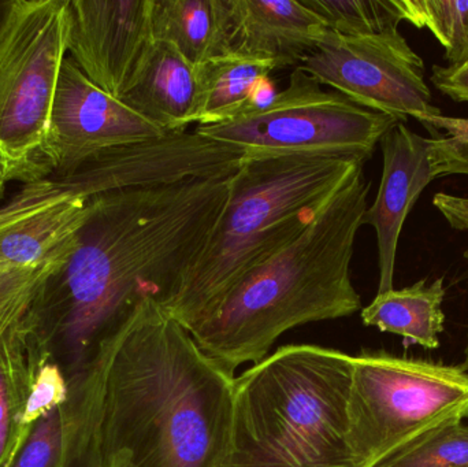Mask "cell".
I'll use <instances>...</instances> for the list:
<instances>
[{"label": "cell", "instance_id": "d4e9b609", "mask_svg": "<svg viewBox=\"0 0 468 467\" xmlns=\"http://www.w3.org/2000/svg\"><path fill=\"white\" fill-rule=\"evenodd\" d=\"M65 411L57 409L37 422L13 467H65Z\"/></svg>", "mask_w": 468, "mask_h": 467}, {"label": "cell", "instance_id": "484cf974", "mask_svg": "<svg viewBox=\"0 0 468 467\" xmlns=\"http://www.w3.org/2000/svg\"><path fill=\"white\" fill-rule=\"evenodd\" d=\"M69 399V381L59 365L47 361L41 365L33 381L27 408L24 413V424L35 428L40 419L62 408Z\"/></svg>", "mask_w": 468, "mask_h": 467}, {"label": "cell", "instance_id": "277c9868", "mask_svg": "<svg viewBox=\"0 0 468 467\" xmlns=\"http://www.w3.org/2000/svg\"><path fill=\"white\" fill-rule=\"evenodd\" d=\"M352 372L348 354L293 345L234 377L217 467H356L349 446Z\"/></svg>", "mask_w": 468, "mask_h": 467}, {"label": "cell", "instance_id": "ac0fdd59", "mask_svg": "<svg viewBox=\"0 0 468 467\" xmlns=\"http://www.w3.org/2000/svg\"><path fill=\"white\" fill-rule=\"evenodd\" d=\"M232 0H154V40L175 47L192 65L232 52Z\"/></svg>", "mask_w": 468, "mask_h": 467}, {"label": "cell", "instance_id": "6da1fadb", "mask_svg": "<svg viewBox=\"0 0 468 467\" xmlns=\"http://www.w3.org/2000/svg\"><path fill=\"white\" fill-rule=\"evenodd\" d=\"M233 373L145 299L69 380L65 467H217Z\"/></svg>", "mask_w": 468, "mask_h": 467}, {"label": "cell", "instance_id": "836d02e7", "mask_svg": "<svg viewBox=\"0 0 468 467\" xmlns=\"http://www.w3.org/2000/svg\"><path fill=\"white\" fill-rule=\"evenodd\" d=\"M464 258L468 260V249H466V252H464Z\"/></svg>", "mask_w": 468, "mask_h": 467}, {"label": "cell", "instance_id": "ba28073f", "mask_svg": "<svg viewBox=\"0 0 468 467\" xmlns=\"http://www.w3.org/2000/svg\"><path fill=\"white\" fill-rule=\"evenodd\" d=\"M310 74L293 69L288 85L258 111L197 133L244 151V158L332 156L367 162L382 137L401 122L365 109L337 90H324Z\"/></svg>", "mask_w": 468, "mask_h": 467}, {"label": "cell", "instance_id": "d6a6232c", "mask_svg": "<svg viewBox=\"0 0 468 467\" xmlns=\"http://www.w3.org/2000/svg\"><path fill=\"white\" fill-rule=\"evenodd\" d=\"M459 68H468V60L466 63H464V65L459 66Z\"/></svg>", "mask_w": 468, "mask_h": 467}, {"label": "cell", "instance_id": "603a6c76", "mask_svg": "<svg viewBox=\"0 0 468 467\" xmlns=\"http://www.w3.org/2000/svg\"><path fill=\"white\" fill-rule=\"evenodd\" d=\"M377 467H468V425L431 430Z\"/></svg>", "mask_w": 468, "mask_h": 467}, {"label": "cell", "instance_id": "e575fe53", "mask_svg": "<svg viewBox=\"0 0 468 467\" xmlns=\"http://www.w3.org/2000/svg\"><path fill=\"white\" fill-rule=\"evenodd\" d=\"M3 271H0V274H2V273H3Z\"/></svg>", "mask_w": 468, "mask_h": 467}, {"label": "cell", "instance_id": "4dcf8cb0", "mask_svg": "<svg viewBox=\"0 0 468 467\" xmlns=\"http://www.w3.org/2000/svg\"><path fill=\"white\" fill-rule=\"evenodd\" d=\"M8 0H0V19H2L3 14H5V7H7Z\"/></svg>", "mask_w": 468, "mask_h": 467}, {"label": "cell", "instance_id": "4316f807", "mask_svg": "<svg viewBox=\"0 0 468 467\" xmlns=\"http://www.w3.org/2000/svg\"><path fill=\"white\" fill-rule=\"evenodd\" d=\"M431 84L455 101H468V68L433 66Z\"/></svg>", "mask_w": 468, "mask_h": 467}, {"label": "cell", "instance_id": "9a60e30c", "mask_svg": "<svg viewBox=\"0 0 468 467\" xmlns=\"http://www.w3.org/2000/svg\"><path fill=\"white\" fill-rule=\"evenodd\" d=\"M329 29L297 0H232L230 49L294 69L326 38Z\"/></svg>", "mask_w": 468, "mask_h": 467}, {"label": "cell", "instance_id": "30bf717a", "mask_svg": "<svg viewBox=\"0 0 468 467\" xmlns=\"http://www.w3.org/2000/svg\"><path fill=\"white\" fill-rule=\"evenodd\" d=\"M242 159L241 148L197 131L175 132L99 154L57 183L88 199L118 189L229 178Z\"/></svg>", "mask_w": 468, "mask_h": 467}, {"label": "cell", "instance_id": "7402d4cb", "mask_svg": "<svg viewBox=\"0 0 468 467\" xmlns=\"http://www.w3.org/2000/svg\"><path fill=\"white\" fill-rule=\"evenodd\" d=\"M324 27L346 37L398 32L401 19L398 0H300Z\"/></svg>", "mask_w": 468, "mask_h": 467}, {"label": "cell", "instance_id": "52a82bcc", "mask_svg": "<svg viewBox=\"0 0 468 467\" xmlns=\"http://www.w3.org/2000/svg\"><path fill=\"white\" fill-rule=\"evenodd\" d=\"M467 417L464 367L384 351L354 356L348 421L356 467H377L426 433Z\"/></svg>", "mask_w": 468, "mask_h": 467}, {"label": "cell", "instance_id": "7a4b0ae2", "mask_svg": "<svg viewBox=\"0 0 468 467\" xmlns=\"http://www.w3.org/2000/svg\"><path fill=\"white\" fill-rule=\"evenodd\" d=\"M230 178L88 197L73 249L44 280L27 313L68 381L143 301L167 303L218 222Z\"/></svg>", "mask_w": 468, "mask_h": 467}, {"label": "cell", "instance_id": "f1b7e54d", "mask_svg": "<svg viewBox=\"0 0 468 467\" xmlns=\"http://www.w3.org/2000/svg\"><path fill=\"white\" fill-rule=\"evenodd\" d=\"M429 132H440L447 136L455 137L461 142L468 143V118L445 117V115H436V117H426L420 120Z\"/></svg>", "mask_w": 468, "mask_h": 467}, {"label": "cell", "instance_id": "4fadbf2b", "mask_svg": "<svg viewBox=\"0 0 468 467\" xmlns=\"http://www.w3.org/2000/svg\"><path fill=\"white\" fill-rule=\"evenodd\" d=\"M154 0H70L68 57L90 82L122 99L151 46Z\"/></svg>", "mask_w": 468, "mask_h": 467}, {"label": "cell", "instance_id": "5b68a950", "mask_svg": "<svg viewBox=\"0 0 468 467\" xmlns=\"http://www.w3.org/2000/svg\"><path fill=\"white\" fill-rule=\"evenodd\" d=\"M365 162L332 156L244 158L210 238L162 309L191 332L250 269L293 240Z\"/></svg>", "mask_w": 468, "mask_h": 467}, {"label": "cell", "instance_id": "d6986e66", "mask_svg": "<svg viewBox=\"0 0 468 467\" xmlns=\"http://www.w3.org/2000/svg\"><path fill=\"white\" fill-rule=\"evenodd\" d=\"M445 293L444 277L431 284L423 279L401 290L377 293L362 310L363 324L403 337L426 350H436L444 332Z\"/></svg>", "mask_w": 468, "mask_h": 467}, {"label": "cell", "instance_id": "2e32d148", "mask_svg": "<svg viewBox=\"0 0 468 467\" xmlns=\"http://www.w3.org/2000/svg\"><path fill=\"white\" fill-rule=\"evenodd\" d=\"M202 93V66L192 65L170 44L154 41L121 101L165 133H175L197 123Z\"/></svg>", "mask_w": 468, "mask_h": 467}, {"label": "cell", "instance_id": "44dd1931", "mask_svg": "<svg viewBox=\"0 0 468 467\" xmlns=\"http://www.w3.org/2000/svg\"><path fill=\"white\" fill-rule=\"evenodd\" d=\"M401 19L428 29L444 47L448 66L468 60V0H398Z\"/></svg>", "mask_w": 468, "mask_h": 467}, {"label": "cell", "instance_id": "83f0119b", "mask_svg": "<svg viewBox=\"0 0 468 467\" xmlns=\"http://www.w3.org/2000/svg\"><path fill=\"white\" fill-rule=\"evenodd\" d=\"M433 205L453 229L468 230V197L440 192L434 196Z\"/></svg>", "mask_w": 468, "mask_h": 467}, {"label": "cell", "instance_id": "cb8c5ba5", "mask_svg": "<svg viewBox=\"0 0 468 467\" xmlns=\"http://www.w3.org/2000/svg\"><path fill=\"white\" fill-rule=\"evenodd\" d=\"M73 247L74 243L68 251L44 265L36 268L8 269L0 274V337L27 314L44 280L68 258Z\"/></svg>", "mask_w": 468, "mask_h": 467}, {"label": "cell", "instance_id": "5bb4252c", "mask_svg": "<svg viewBox=\"0 0 468 467\" xmlns=\"http://www.w3.org/2000/svg\"><path fill=\"white\" fill-rule=\"evenodd\" d=\"M87 202L51 178L24 184L0 206V271L36 268L68 251Z\"/></svg>", "mask_w": 468, "mask_h": 467}, {"label": "cell", "instance_id": "1f68e13d", "mask_svg": "<svg viewBox=\"0 0 468 467\" xmlns=\"http://www.w3.org/2000/svg\"><path fill=\"white\" fill-rule=\"evenodd\" d=\"M464 369L468 370V332H467V345H466V350H464Z\"/></svg>", "mask_w": 468, "mask_h": 467}, {"label": "cell", "instance_id": "e0dca14e", "mask_svg": "<svg viewBox=\"0 0 468 467\" xmlns=\"http://www.w3.org/2000/svg\"><path fill=\"white\" fill-rule=\"evenodd\" d=\"M49 359L27 314L0 337V467L14 466L32 433L24 424L25 408L38 369Z\"/></svg>", "mask_w": 468, "mask_h": 467}, {"label": "cell", "instance_id": "9c48e42d", "mask_svg": "<svg viewBox=\"0 0 468 467\" xmlns=\"http://www.w3.org/2000/svg\"><path fill=\"white\" fill-rule=\"evenodd\" d=\"M297 69L354 103L401 122L441 115L433 104L422 58L399 30L366 37L329 30Z\"/></svg>", "mask_w": 468, "mask_h": 467}, {"label": "cell", "instance_id": "3957f363", "mask_svg": "<svg viewBox=\"0 0 468 467\" xmlns=\"http://www.w3.org/2000/svg\"><path fill=\"white\" fill-rule=\"evenodd\" d=\"M368 192L363 166L302 233L250 269L189 332L200 350L234 375L241 365L266 358L289 329L359 312L351 260Z\"/></svg>", "mask_w": 468, "mask_h": 467}, {"label": "cell", "instance_id": "f546056e", "mask_svg": "<svg viewBox=\"0 0 468 467\" xmlns=\"http://www.w3.org/2000/svg\"><path fill=\"white\" fill-rule=\"evenodd\" d=\"M5 183H7V181L5 180L2 172H0V202H2L3 195H5Z\"/></svg>", "mask_w": 468, "mask_h": 467}, {"label": "cell", "instance_id": "8992f818", "mask_svg": "<svg viewBox=\"0 0 468 467\" xmlns=\"http://www.w3.org/2000/svg\"><path fill=\"white\" fill-rule=\"evenodd\" d=\"M70 0H8L0 19V172L49 178V120L68 57Z\"/></svg>", "mask_w": 468, "mask_h": 467}, {"label": "cell", "instance_id": "7c38bea8", "mask_svg": "<svg viewBox=\"0 0 468 467\" xmlns=\"http://www.w3.org/2000/svg\"><path fill=\"white\" fill-rule=\"evenodd\" d=\"M165 134L121 99L96 87L74 60L66 57L49 120L51 180L70 177L99 154Z\"/></svg>", "mask_w": 468, "mask_h": 467}, {"label": "cell", "instance_id": "8fae6325", "mask_svg": "<svg viewBox=\"0 0 468 467\" xmlns=\"http://www.w3.org/2000/svg\"><path fill=\"white\" fill-rule=\"evenodd\" d=\"M381 184L363 225L376 229L378 244V293L393 290L399 239L410 211L426 186L442 175H468V143L440 132L423 137L396 123L379 142Z\"/></svg>", "mask_w": 468, "mask_h": 467}, {"label": "cell", "instance_id": "ffe728a7", "mask_svg": "<svg viewBox=\"0 0 468 467\" xmlns=\"http://www.w3.org/2000/svg\"><path fill=\"white\" fill-rule=\"evenodd\" d=\"M277 66L229 52L202 66V106L197 123L218 125L247 112L253 90L261 80L270 77Z\"/></svg>", "mask_w": 468, "mask_h": 467}]
</instances>
